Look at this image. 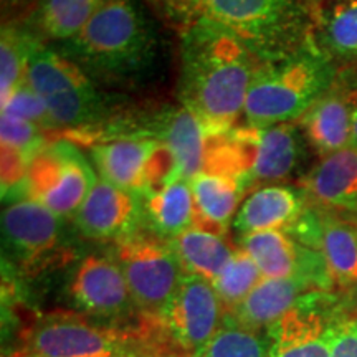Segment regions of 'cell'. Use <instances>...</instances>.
I'll return each instance as SVG.
<instances>
[{
  "instance_id": "8fae6325",
  "label": "cell",
  "mask_w": 357,
  "mask_h": 357,
  "mask_svg": "<svg viewBox=\"0 0 357 357\" xmlns=\"http://www.w3.org/2000/svg\"><path fill=\"white\" fill-rule=\"evenodd\" d=\"M25 357H131L129 336L73 312H53L22 333Z\"/></svg>"
},
{
  "instance_id": "83f0119b",
  "label": "cell",
  "mask_w": 357,
  "mask_h": 357,
  "mask_svg": "<svg viewBox=\"0 0 357 357\" xmlns=\"http://www.w3.org/2000/svg\"><path fill=\"white\" fill-rule=\"evenodd\" d=\"M270 334L227 318L211 341L192 357H270Z\"/></svg>"
},
{
  "instance_id": "4316f807",
  "label": "cell",
  "mask_w": 357,
  "mask_h": 357,
  "mask_svg": "<svg viewBox=\"0 0 357 357\" xmlns=\"http://www.w3.org/2000/svg\"><path fill=\"white\" fill-rule=\"evenodd\" d=\"M42 42L24 25H2L0 35V101L6 105L26 78L30 60Z\"/></svg>"
},
{
  "instance_id": "277c9868",
  "label": "cell",
  "mask_w": 357,
  "mask_h": 357,
  "mask_svg": "<svg viewBox=\"0 0 357 357\" xmlns=\"http://www.w3.org/2000/svg\"><path fill=\"white\" fill-rule=\"evenodd\" d=\"M337 66L312 38L301 50L257 63L243 111L248 126L294 123L336 83Z\"/></svg>"
},
{
  "instance_id": "5bb4252c",
  "label": "cell",
  "mask_w": 357,
  "mask_h": 357,
  "mask_svg": "<svg viewBox=\"0 0 357 357\" xmlns=\"http://www.w3.org/2000/svg\"><path fill=\"white\" fill-rule=\"evenodd\" d=\"M238 243L260 268L263 278H305L324 291L336 287L318 250L300 243L287 230L243 235Z\"/></svg>"
},
{
  "instance_id": "e0dca14e",
  "label": "cell",
  "mask_w": 357,
  "mask_h": 357,
  "mask_svg": "<svg viewBox=\"0 0 357 357\" xmlns=\"http://www.w3.org/2000/svg\"><path fill=\"white\" fill-rule=\"evenodd\" d=\"M77 310L96 318H116L131 310L134 300L114 258L86 255L77 263L66 284Z\"/></svg>"
},
{
  "instance_id": "f1b7e54d",
  "label": "cell",
  "mask_w": 357,
  "mask_h": 357,
  "mask_svg": "<svg viewBox=\"0 0 357 357\" xmlns=\"http://www.w3.org/2000/svg\"><path fill=\"white\" fill-rule=\"evenodd\" d=\"M263 280V275L253 258L242 248H236L222 273L212 281L213 288L225 306L234 311Z\"/></svg>"
},
{
  "instance_id": "484cf974",
  "label": "cell",
  "mask_w": 357,
  "mask_h": 357,
  "mask_svg": "<svg viewBox=\"0 0 357 357\" xmlns=\"http://www.w3.org/2000/svg\"><path fill=\"white\" fill-rule=\"evenodd\" d=\"M169 242L184 268L185 275L200 276L211 283L222 273L235 252L225 236L195 229V227Z\"/></svg>"
},
{
  "instance_id": "836d02e7",
  "label": "cell",
  "mask_w": 357,
  "mask_h": 357,
  "mask_svg": "<svg viewBox=\"0 0 357 357\" xmlns=\"http://www.w3.org/2000/svg\"><path fill=\"white\" fill-rule=\"evenodd\" d=\"M341 306L346 318H357V284L349 289H344V294H341Z\"/></svg>"
},
{
  "instance_id": "9a60e30c",
  "label": "cell",
  "mask_w": 357,
  "mask_h": 357,
  "mask_svg": "<svg viewBox=\"0 0 357 357\" xmlns=\"http://www.w3.org/2000/svg\"><path fill=\"white\" fill-rule=\"evenodd\" d=\"M287 231L300 243L318 250L337 288L356 287L357 220L307 205L303 217Z\"/></svg>"
},
{
  "instance_id": "7402d4cb",
  "label": "cell",
  "mask_w": 357,
  "mask_h": 357,
  "mask_svg": "<svg viewBox=\"0 0 357 357\" xmlns=\"http://www.w3.org/2000/svg\"><path fill=\"white\" fill-rule=\"evenodd\" d=\"M195 200V229L225 236L247 192L234 177L199 172L190 178Z\"/></svg>"
},
{
  "instance_id": "7a4b0ae2",
  "label": "cell",
  "mask_w": 357,
  "mask_h": 357,
  "mask_svg": "<svg viewBox=\"0 0 357 357\" xmlns=\"http://www.w3.org/2000/svg\"><path fill=\"white\" fill-rule=\"evenodd\" d=\"M96 83L126 84L153 71L159 35L141 0H106L77 37L56 45Z\"/></svg>"
},
{
  "instance_id": "d6a6232c",
  "label": "cell",
  "mask_w": 357,
  "mask_h": 357,
  "mask_svg": "<svg viewBox=\"0 0 357 357\" xmlns=\"http://www.w3.org/2000/svg\"><path fill=\"white\" fill-rule=\"evenodd\" d=\"M40 0H0L2 25H20L32 13Z\"/></svg>"
},
{
  "instance_id": "cb8c5ba5",
  "label": "cell",
  "mask_w": 357,
  "mask_h": 357,
  "mask_svg": "<svg viewBox=\"0 0 357 357\" xmlns=\"http://www.w3.org/2000/svg\"><path fill=\"white\" fill-rule=\"evenodd\" d=\"M142 223L164 240H174L195 225V200L190 182L178 178L142 195Z\"/></svg>"
},
{
  "instance_id": "44dd1931",
  "label": "cell",
  "mask_w": 357,
  "mask_h": 357,
  "mask_svg": "<svg viewBox=\"0 0 357 357\" xmlns=\"http://www.w3.org/2000/svg\"><path fill=\"white\" fill-rule=\"evenodd\" d=\"M312 291H324L305 278H263L255 289L235 307L236 323L247 328L268 329L293 310L303 296Z\"/></svg>"
},
{
  "instance_id": "3957f363",
  "label": "cell",
  "mask_w": 357,
  "mask_h": 357,
  "mask_svg": "<svg viewBox=\"0 0 357 357\" xmlns=\"http://www.w3.org/2000/svg\"><path fill=\"white\" fill-rule=\"evenodd\" d=\"M311 153L296 123L266 128L243 124L211 137L204 171L234 177L248 195L263 185L300 181L312 167Z\"/></svg>"
},
{
  "instance_id": "ab89813d",
  "label": "cell",
  "mask_w": 357,
  "mask_h": 357,
  "mask_svg": "<svg viewBox=\"0 0 357 357\" xmlns=\"http://www.w3.org/2000/svg\"><path fill=\"white\" fill-rule=\"evenodd\" d=\"M354 321H356V324H357V318H356V319H354Z\"/></svg>"
},
{
  "instance_id": "d4e9b609",
  "label": "cell",
  "mask_w": 357,
  "mask_h": 357,
  "mask_svg": "<svg viewBox=\"0 0 357 357\" xmlns=\"http://www.w3.org/2000/svg\"><path fill=\"white\" fill-rule=\"evenodd\" d=\"M106 0H40L24 25L45 45L73 40Z\"/></svg>"
},
{
  "instance_id": "4fadbf2b",
  "label": "cell",
  "mask_w": 357,
  "mask_h": 357,
  "mask_svg": "<svg viewBox=\"0 0 357 357\" xmlns=\"http://www.w3.org/2000/svg\"><path fill=\"white\" fill-rule=\"evenodd\" d=\"M225 306L211 281L200 276L185 275L171 303L158 314L182 349L195 352L202 349L220 329Z\"/></svg>"
},
{
  "instance_id": "52a82bcc",
  "label": "cell",
  "mask_w": 357,
  "mask_h": 357,
  "mask_svg": "<svg viewBox=\"0 0 357 357\" xmlns=\"http://www.w3.org/2000/svg\"><path fill=\"white\" fill-rule=\"evenodd\" d=\"M98 178L77 142L56 137L35 155L19 190L7 199H32L60 218H73Z\"/></svg>"
},
{
  "instance_id": "30bf717a",
  "label": "cell",
  "mask_w": 357,
  "mask_h": 357,
  "mask_svg": "<svg viewBox=\"0 0 357 357\" xmlns=\"http://www.w3.org/2000/svg\"><path fill=\"white\" fill-rule=\"evenodd\" d=\"M89 159L101 178L141 197L181 178L169 147L154 137L124 136L93 142Z\"/></svg>"
},
{
  "instance_id": "ac0fdd59",
  "label": "cell",
  "mask_w": 357,
  "mask_h": 357,
  "mask_svg": "<svg viewBox=\"0 0 357 357\" xmlns=\"http://www.w3.org/2000/svg\"><path fill=\"white\" fill-rule=\"evenodd\" d=\"M356 108L357 86L337 73L336 83L294 121L318 159L351 144Z\"/></svg>"
},
{
  "instance_id": "e575fe53",
  "label": "cell",
  "mask_w": 357,
  "mask_h": 357,
  "mask_svg": "<svg viewBox=\"0 0 357 357\" xmlns=\"http://www.w3.org/2000/svg\"><path fill=\"white\" fill-rule=\"evenodd\" d=\"M351 144L357 147V108L354 111V121H352V139Z\"/></svg>"
},
{
  "instance_id": "7c38bea8",
  "label": "cell",
  "mask_w": 357,
  "mask_h": 357,
  "mask_svg": "<svg viewBox=\"0 0 357 357\" xmlns=\"http://www.w3.org/2000/svg\"><path fill=\"white\" fill-rule=\"evenodd\" d=\"M346 318L341 294L312 291L270 326V357H331L336 326Z\"/></svg>"
},
{
  "instance_id": "d6986e66",
  "label": "cell",
  "mask_w": 357,
  "mask_h": 357,
  "mask_svg": "<svg viewBox=\"0 0 357 357\" xmlns=\"http://www.w3.org/2000/svg\"><path fill=\"white\" fill-rule=\"evenodd\" d=\"M310 207L354 217L357 213V147L349 144L324 158L298 181Z\"/></svg>"
},
{
  "instance_id": "f546056e",
  "label": "cell",
  "mask_w": 357,
  "mask_h": 357,
  "mask_svg": "<svg viewBox=\"0 0 357 357\" xmlns=\"http://www.w3.org/2000/svg\"><path fill=\"white\" fill-rule=\"evenodd\" d=\"M2 113H10L13 116H19L22 119L37 124L40 129H43L48 134H58V129L53 123L50 111H48L47 105H45L43 98L38 95V91L32 86L29 78H25L12 96L8 98L6 105L2 106Z\"/></svg>"
},
{
  "instance_id": "4dcf8cb0",
  "label": "cell",
  "mask_w": 357,
  "mask_h": 357,
  "mask_svg": "<svg viewBox=\"0 0 357 357\" xmlns=\"http://www.w3.org/2000/svg\"><path fill=\"white\" fill-rule=\"evenodd\" d=\"M164 24L181 35L205 17L208 0H144Z\"/></svg>"
},
{
  "instance_id": "8d00e7d4",
  "label": "cell",
  "mask_w": 357,
  "mask_h": 357,
  "mask_svg": "<svg viewBox=\"0 0 357 357\" xmlns=\"http://www.w3.org/2000/svg\"><path fill=\"white\" fill-rule=\"evenodd\" d=\"M2 357H25V354L20 349H17V351H10V352H3Z\"/></svg>"
},
{
  "instance_id": "1f68e13d",
  "label": "cell",
  "mask_w": 357,
  "mask_h": 357,
  "mask_svg": "<svg viewBox=\"0 0 357 357\" xmlns=\"http://www.w3.org/2000/svg\"><path fill=\"white\" fill-rule=\"evenodd\" d=\"M331 357H357V324L354 319H342L336 326Z\"/></svg>"
},
{
  "instance_id": "603a6c76",
  "label": "cell",
  "mask_w": 357,
  "mask_h": 357,
  "mask_svg": "<svg viewBox=\"0 0 357 357\" xmlns=\"http://www.w3.org/2000/svg\"><path fill=\"white\" fill-rule=\"evenodd\" d=\"M314 40L339 71L357 70V0H323L316 7Z\"/></svg>"
},
{
  "instance_id": "5b68a950",
  "label": "cell",
  "mask_w": 357,
  "mask_h": 357,
  "mask_svg": "<svg viewBox=\"0 0 357 357\" xmlns=\"http://www.w3.org/2000/svg\"><path fill=\"white\" fill-rule=\"evenodd\" d=\"M26 78L43 98L60 137L88 141L119 114L113 98L78 63L42 43L30 60Z\"/></svg>"
},
{
  "instance_id": "60d3db41",
  "label": "cell",
  "mask_w": 357,
  "mask_h": 357,
  "mask_svg": "<svg viewBox=\"0 0 357 357\" xmlns=\"http://www.w3.org/2000/svg\"><path fill=\"white\" fill-rule=\"evenodd\" d=\"M131 357H134V356H131Z\"/></svg>"
},
{
  "instance_id": "ffe728a7",
  "label": "cell",
  "mask_w": 357,
  "mask_h": 357,
  "mask_svg": "<svg viewBox=\"0 0 357 357\" xmlns=\"http://www.w3.org/2000/svg\"><path fill=\"white\" fill-rule=\"evenodd\" d=\"M306 208L307 200L300 185H263L245 197L231 227L240 236L265 230H289Z\"/></svg>"
},
{
  "instance_id": "2e32d148",
  "label": "cell",
  "mask_w": 357,
  "mask_h": 357,
  "mask_svg": "<svg viewBox=\"0 0 357 357\" xmlns=\"http://www.w3.org/2000/svg\"><path fill=\"white\" fill-rule=\"evenodd\" d=\"M79 235L96 242H119L139 230L142 199L98 176L82 207L73 217Z\"/></svg>"
},
{
  "instance_id": "d590c367",
  "label": "cell",
  "mask_w": 357,
  "mask_h": 357,
  "mask_svg": "<svg viewBox=\"0 0 357 357\" xmlns=\"http://www.w3.org/2000/svg\"><path fill=\"white\" fill-rule=\"evenodd\" d=\"M341 75H344L347 79H351L352 83L357 84V70H346V71H339Z\"/></svg>"
},
{
  "instance_id": "f35d334b",
  "label": "cell",
  "mask_w": 357,
  "mask_h": 357,
  "mask_svg": "<svg viewBox=\"0 0 357 357\" xmlns=\"http://www.w3.org/2000/svg\"><path fill=\"white\" fill-rule=\"evenodd\" d=\"M352 218V220H357V213H356V215L354 217H351Z\"/></svg>"
},
{
  "instance_id": "74e56055",
  "label": "cell",
  "mask_w": 357,
  "mask_h": 357,
  "mask_svg": "<svg viewBox=\"0 0 357 357\" xmlns=\"http://www.w3.org/2000/svg\"><path fill=\"white\" fill-rule=\"evenodd\" d=\"M307 2H310V3H311V6H312V7H314V10H316V7H318V6H319V3H321V2H323V0H307Z\"/></svg>"
},
{
  "instance_id": "8992f818",
  "label": "cell",
  "mask_w": 357,
  "mask_h": 357,
  "mask_svg": "<svg viewBox=\"0 0 357 357\" xmlns=\"http://www.w3.org/2000/svg\"><path fill=\"white\" fill-rule=\"evenodd\" d=\"M205 15L234 33L257 63L291 55L314 38L316 10L307 0H208Z\"/></svg>"
},
{
  "instance_id": "ba28073f",
  "label": "cell",
  "mask_w": 357,
  "mask_h": 357,
  "mask_svg": "<svg viewBox=\"0 0 357 357\" xmlns=\"http://www.w3.org/2000/svg\"><path fill=\"white\" fill-rule=\"evenodd\" d=\"M114 260L123 270L134 305L153 316L171 303L185 276L171 242L149 230H136L116 242Z\"/></svg>"
},
{
  "instance_id": "6da1fadb",
  "label": "cell",
  "mask_w": 357,
  "mask_h": 357,
  "mask_svg": "<svg viewBox=\"0 0 357 357\" xmlns=\"http://www.w3.org/2000/svg\"><path fill=\"white\" fill-rule=\"evenodd\" d=\"M257 60L225 26L202 17L181 33L177 95L208 137L222 136L243 118Z\"/></svg>"
},
{
  "instance_id": "9c48e42d",
  "label": "cell",
  "mask_w": 357,
  "mask_h": 357,
  "mask_svg": "<svg viewBox=\"0 0 357 357\" xmlns=\"http://www.w3.org/2000/svg\"><path fill=\"white\" fill-rule=\"evenodd\" d=\"M2 242L8 265L24 275H38L70 260L61 218L32 199L3 205Z\"/></svg>"
}]
</instances>
